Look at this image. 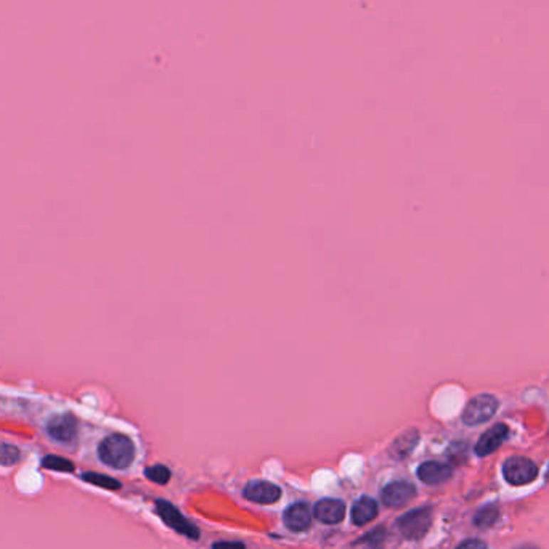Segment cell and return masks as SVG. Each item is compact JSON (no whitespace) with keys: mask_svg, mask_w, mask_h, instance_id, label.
Instances as JSON below:
<instances>
[{"mask_svg":"<svg viewBox=\"0 0 549 549\" xmlns=\"http://www.w3.org/2000/svg\"><path fill=\"white\" fill-rule=\"evenodd\" d=\"M516 549H538V548H536V546H532V545H522V546L516 548Z\"/></svg>","mask_w":549,"mask_h":549,"instance_id":"23","label":"cell"},{"mask_svg":"<svg viewBox=\"0 0 549 549\" xmlns=\"http://www.w3.org/2000/svg\"><path fill=\"white\" fill-rule=\"evenodd\" d=\"M456 549H488V548L481 540H466Z\"/></svg>","mask_w":549,"mask_h":549,"instance_id":"21","label":"cell"},{"mask_svg":"<svg viewBox=\"0 0 549 549\" xmlns=\"http://www.w3.org/2000/svg\"><path fill=\"white\" fill-rule=\"evenodd\" d=\"M384 541H386V530L380 527L362 536L353 545V549H384Z\"/></svg>","mask_w":549,"mask_h":549,"instance_id":"15","label":"cell"},{"mask_svg":"<svg viewBox=\"0 0 549 549\" xmlns=\"http://www.w3.org/2000/svg\"><path fill=\"white\" fill-rule=\"evenodd\" d=\"M156 511L161 519L166 522L170 528H174L175 532L187 535L188 538L192 540H199V530L194 527L190 521H187L185 517L179 513V509L172 506V504L164 500H157Z\"/></svg>","mask_w":549,"mask_h":549,"instance_id":"5","label":"cell"},{"mask_svg":"<svg viewBox=\"0 0 549 549\" xmlns=\"http://www.w3.org/2000/svg\"><path fill=\"white\" fill-rule=\"evenodd\" d=\"M508 434L509 429L506 424H495L493 427H490L488 431L479 439L476 445V453L479 456H487V454L496 451L503 441L506 440Z\"/></svg>","mask_w":549,"mask_h":549,"instance_id":"9","label":"cell"},{"mask_svg":"<svg viewBox=\"0 0 549 549\" xmlns=\"http://www.w3.org/2000/svg\"><path fill=\"white\" fill-rule=\"evenodd\" d=\"M285 523L293 532H304L312 523V511L304 503H296L285 511Z\"/></svg>","mask_w":549,"mask_h":549,"instance_id":"11","label":"cell"},{"mask_svg":"<svg viewBox=\"0 0 549 549\" xmlns=\"http://www.w3.org/2000/svg\"><path fill=\"white\" fill-rule=\"evenodd\" d=\"M244 496L252 503L273 504L280 500L281 488L271 482L254 481L244 487Z\"/></svg>","mask_w":549,"mask_h":549,"instance_id":"7","label":"cell"},{"mask_svg":"<svg viewBox=\"0 0 549 549\" xmlns=\"http://www.w3.org/2000/svg\"><path fill=\"white\" fill-rule=\"evenodd\" d=\"M42 466L46 469H52V471H58V472H73L74 471V464L69 461V459L63 458V456H56V454H48L42 459Z\"/></svg>","mask_w":549,"mask_h":549,"instance_id":"17","label":"cell"},{"mask_svg":"<svg viewBox=\"0 0 549 549\" xmlns=\"http://www.w3.org/2000/svg\"><path fill=\"white\" fill-rule=\"evenodd\" d=\"M21 459V451L18 446L10 444H0V466H14Z\"/></svg>","mask_w":549,"mask_h":549,"instance_id":"19","label":"cell"},{"mask_svg":"<svg viewBox=\"0 0 549 549\" xmlns=\"http://www.w3.org/2000/svg\"><path fill=\"white\" fill-rule=\"evenodd\" d=\"M503 476L506 482L521 487V485L532 483L536 476H538V468L532 459L523 456H513L504 461L503 464Z\"/></svg>","mask_w":549,"mask_h":549,"instance_id":"3","label":"cell"},{"mask_svg":"<svg viewBox=\"0 0 549 549\" xmlns=\"http://www.w3.org/2000/svg\"><path fill=\"white\" fill-rule=\"evenodd\" d=\"M416 444H418V431L412 429V431H407L405 434H402L400 437L394 441L390 451H392L395 458H405L412 453Z\"/></svg>","mask_w":549,"mask_h":549,"instance_id":"14","label":"cell"},{"mask_svg":"<svg viewBox=\"0 0 549 549\" xmlns=\"http://www.w3.org/2000/svg\"><path fill=\"white\" fill-rule=\"evenodd\" d=\"M313 516L323 523H338L344 519L345 504L340 500H334V498L321 500L315 504Z\"/></svg>","mask_w":549,"mask_h":549,"instance_id":"10","label":"cell"},{"mask_svg":"<svg viewBox=\"0 0 549 549\" xmlns=\"http://www.w3.org/2000/svg\"><path fill=\"white\" fill-rule=\"evenodd\" d=\"M382 501L389 508H402L416 496V488L409 482L397 481L382 490Z\"/></svg>","mask_w":549,"mask_h":549,"instance_id":"8","label":"cell"},{"mask_svg":"<svg viewBox=\"0 0 549 549\" xmlns=\"http://www.w3.org/2000/svg\"><path fill=\"white\" fill-rule=\"evenodd\" d=\"M432 523V513L429 508H419L413 509L402 516L397 521V527H399L400 533L407 536L408 540H419L424 536Z\"/></svg>","mask_w":549,"mask_h":549,"instance_id":"2","label":"cell"},{"mask_svg":"<svg viewBox=\"0 0 549 549\" xmlns=\"http://www.w3.org/2000/svg\"><path fill=\"white\" fill-rule=\"evenodd\" d=\"M214 549H246V546L239 541H219L214 543Z\"/></svg>","mask_w":549,"mask_h":549,"instance_id":"22","label":"cell"},{"mask_svg":"<svg viewBox=\"0 0 549 549\" xmlns=\"http://www.w3.org/2000/svg\"><path fill=\"white\" fill-rule=\"evenodd\" d=\"M453 471L448 464L437 463V461H427L422 463L418 468V477L427 485H439L446 482L451 477Z\"/></svg>","mask_w":549,"mask_h":549,"instance_id":"12","label":"cell"},{"mask_svg":"<svg viewBox=\"0 0 549 549\" xmlns=\"http://www.w3.org/2000/svg\"><path fill=\"white\" fill-rule=\"evenodd\" d=\"M98 456L113 469H125L134 461L135 445L127 435L113 434L102 440L98 446Z\"/></svg>","mask_w":549,"mask_h":549,"instance_id":"1","label":"cell"},{"mask_svg":"<svg viewBox=\"0 0 549 549\" xmlns=\"http://www.w3.org/2000/svg\"><path fill=\"white\" fill-rule=\"evenodd\" d=\"M498 517H500V511H498V508L487 506L479 511L474 519V523L479 528H487L493 526V523L498 521Z\"/></svg>","mask_w":549,"mask_h":549,"instance_id":"18","label":"cell"},{"mask_svg":"<svg viewBox=\"0 0 549 549\" xmlns=\"http://www.w3.org/2000/svg\"><path fill=\"white\" fill-rule=\"evenodd\" d=\"M498 400L490 394H481L471 399L463 412V421L468 426H479L487 422L496 413Z\"/></svg>","mask_w":549,"mask_h":549,"instance_id":"4","label":"cell"},{"mask_svg":"<svg viewBox=\"0 0 549 549\" xmlns=\"http://www.w3.org/2000/svg\"><path fill=\"white\" fill-rule=\"evenodd\" d=\"M50 437L61 444H69L78 435V421L73 414H56L47 426Z\"/></svg>","mask_w":549,"mask_h":549,"instance_id":"6","label":"cell"},{"mask_svg":"<svg viewBox=\"0 0 549 549\" xmlns=\"http://www.w3.org/2000/svg\"><path fill=\"white\" fill-rule=\"evenodd\" d=\"M82 479H84L85 482L93 483L95 487L105 488V490H119L121 488V482H117L116 479L108 477L105 474H98V472H85V474L82 476Z\"/></svg>","mask_w":549,"mask_h":549,"instance_id":"16","label":"cell"},{"mask_svg":"<svg viewBox=\"0 0 549 549\" xmlns=\"http://www.w3.org/2000/svg\"><path fill=\"white\" fill-rule=\"evenodd\" d=\"M377 516V503L370 496H363L353 504L352 508V522L357 527L366 526Z\"/></svg>","mask_w":549,"mask_h":549,"instance_id":"13","label":"cell"},{"mask_svg":"<svg viewBox=\"0 0 549 549\" xmlns=\"http://www.w3.org/2000/svg\"><path fill=\"white\" fill-rule=\"evenodd\" d=\"M145 476H147L150 481H153L156 483H167L170 481V471L162 464H156L151 466L147 471H145Z\"/></svg>","mask_w":549,"mask_h":549,"instance_id":"20","label":"cell"}]
</instances>
